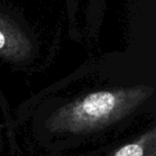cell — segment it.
Instances as JSON below:
<instances>
[{
  "instance_id": "1",
  "label": "cell",
  "mask_w": 156,
  "mask_h": 156,
  "mask_svg": "<svg viewBox=\"0 0 156 156\" xmlns=\"http://www.w3.org/2000/svg\"><path fill=\"white\" fill-rule=\"evenodd\" d=\"M154 94V88L144 85L92 90L57 106L42 129L58 140H79L135 115Z\"/></svg>"
},
{
  "instance_id": "2",
  "label": "cell",
  "mask_w": 156,
  "mask_h": 156,
  "mask_svg": "<svg viewBox=\"0 0 156 156\" xmlns=\"http://www.w3.org/2000/svg\"><path fill=\"white\" fill-rule=\"evenodd\" d=\"M35 37L20 14L0 0V57L26 62L37 50Z\"/></svg>"
},
{
  "instance_id": "3",
  "label": "cell",
  "mask_w": 156,
  "mask_h": 156,
  "mask_svg": "<svg viewBox=\"0 0 156 156\" xmlns=\"http://www.w3.org/2000/svg\"><path fill=\"white\" fill-rule=\"evenodd\" d=\"M111 156H156V128L153 126L136 139L124 143Z\"/></svg>"
},
{
  "instance_id": "4",
  "label": "cell",
  "mask_w": 156,
  "mask_h": 156,
  "mask_svg": "<svg viewBox=\"0 0 156 156\" xmlns=\"http://www.w3.org/2000/svg\"><path fill=\"white\" fill-rule=\"evenodd\" d=\"M2 153V141H1V136H0V154Z\"/></svg>"
}]
</instances>
